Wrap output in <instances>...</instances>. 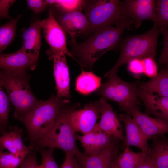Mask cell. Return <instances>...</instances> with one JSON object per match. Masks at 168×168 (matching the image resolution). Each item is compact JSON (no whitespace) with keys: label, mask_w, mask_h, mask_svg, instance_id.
<instances>
[{"label":"cell","mask_w":168,"mask_h":168,"mask_svg":"<svg viewBox=\"0 0 168 168\" xmlns=\"http://www.w3.org/2000/svg\"><path fill=\"white\" fill-rule=\"evenodd\" d=\"M122 2L124 17L130 21L131 24L134 22L136 28L144 20H151L155 22L156 1L126 0Z\"/></svg>","instance_id":"cell-9"},{"label":"cell","mask_w":168,"mask_h":168,"mask_svg":"<svg viewBox=\"0 0 168 168\" xmlns=\"http://www.w3.org/2000/svg\"><path fill=\"white\" fill-rule=\"evenodd\" d=\"M0 82V132L2 134L9 129L8 115L11 108L8 96L3 89Z\"/></svg>","instance_id":"cell-27"},{"label":"cell","mask_w":168,"mask_h":168,"mask_svg":"<svg viewBox=\"0 0 168 168\" xmlns=\"http://www.w3.org/2000/svg\"><path fill=\"white\" fill-rule=\"evenodd\" d=\"M136 83L129 82L119 78L113 101L118 104L120 110L127 113L141 104L136 94Z\"/></svg>","instance_id":"cell-18"},{"label":"cell","mask_w":168,"mask_h":168,"mask_svg":"<svg viewBox=\"0 0 168 168\" xmlns=\"http://www.w3.org/2000/svg\"><path fill=\"white\" fill-rule=\"evenodd\" d=\"M136 94L144 103L146 114L168 122V97L148 92L137 86Z\"/></svg>","instance_id":"cell-14"},{"label":"cell","mask_w":168,"mask_h":168,"mask_svg":"<svg viewBox=\"0 0 168 168\" xmlns=\"http://www.w3.org/2000/svg\"><path fill=\"white\" fill-rule=\"evenodd\" d=\"M156 21L154 25L161 32L168 30V0L156 1L155 8Z\"/></svg>","instance_id":"cell-28"},{"label":"cell","mask_w":168,"mask_h":168,"mask_svg":"<svg viewBox=\"0 0 168 168\" xmlns=\"http://www.w3.org/2000/svg\"><path fill=\"white\" fill-rule=\"evenodd\" d=\"M30 78L27 71L13 72L0 69V82L14 108L13 116L16 119L26 116L41 101L32 91Z\"/></svg>","instance_id":"cell-2"},{"label":"cell","mask_w":168,"mask_h":168,"mask_svg":"<svg viewBox=\"0 0 168 168\" xmlns=\"http://www.w3.org/2000/svg\"><path fill=\"white\" fill-rule=\"evenodd\" d=\"M70 21L74 37L79 35H84L92 33L87 17L81 11L71 12Z\"/></svg>","instance_id":"cell-26"},{"label":"cell","mask_w":168,"mask_h":168,"mask_svg":"<svg viewBox=\"0 0 168 168\" xmlns=\"http://www.w3.org/2000/svg\"><path fill=\"white\" fill-rule=\"evenodd\" d=\"M23 14H18L16 17L7 23L0 26V54L13 41L16 34L18 22Z\"/></svg>","instance_id":"cell-24"},{"label":"cell","mask_w":168,"mask_h":168,"mask_svg":"<svg viewBox=\"0 0 168 168\" xmlns=\"http://www.w3.org/2000/svg\"><path fill=\"white\" fill-rule=\"evenodd\" d=\"M16 2L15 0H0V20L4 18L10 20L12 19L9 15V10Z\"/></svg>","instance_id":"cell-38"},{"label":"cell","mask_w":168,"mask_h":168,"mask_svg":"<svg viewBox=\"0 0 168 168\" xmlns=\"http://www.w3.org/2000/svg\"><path fill=\"white\" fill-rule=\"evenodd\" d=\"M100 114L97 101L92 102L82 109L76 110L70 108L68 118L74 132L85 134L93 131Z\"/></svg>","instance_id":"cell-8"},{"label":"cell","mask_w":168,"mask_h":168,"mask_svg":"<svg viewBox=\"0 0 168 168\" xmlns=\"http://www.w3.org/2000/svg\"><path fill=\"white\" fill-rule=\"evenodd\" d=\"M65 160L60 168H74V155L70 153H66Z\"/></svg>","instance_id":"cell-39"},{"label":"cell","mask_w":168,"mask_h":168,"mask_svg":"<svg viewBox=\"0 0 168 168\" xmlns=\"http://www.w3.org/2000/svg\"><path fill=\"white\" fill-rule=\"evenodd\" d=\"M22 131L17 126L11 127L0 136V146L16 156L25 158L33 147L26 146L22 140Z\"/></svg>","instance_id":"cell-17"},{"label":"cell","mask_w":168,"mask_h":168,"mask_svg":"<svg viewBox=\"0 0 168 168\" xmlns=\"http://www.w3.org/2000/svg\"><path fill=\"white\" fill-rule=\"evenodd\" d=\"M70 108L64 107L58 115L53 127L43 137L32 146L34 148H54L63 150L74 155L78 150L76 145V135L68 118Z\"/></svg>","instance_id":"cell-5"},{"label":"cell","mask_w":168,"mask_h":168,"mask_svg":"<svg viewBox=\"0 0 168 168\" xmlns=\"http://www.w3.org/2000/svg\"><path fill=\"white\" fill-rule=\"evenodd\" d=\"M41 21L44 37L50 47L46 51L49 59L52 60L56 55L63 53L77 62L68 49L65 32L54 17L51 6L48 17L41 20Z\"/></svg>","instance_id":"cell-7"},{"label":"cell","mask_w":168,"mask_h":168,"mask_svg":"<svg viewBox=\"0 0 168 168\" xmlns=\"http://www.w3.org/2000/svg\"><path fill=\"white\" fill-rule=\"evenodd\" d=\"M69 100L59 98L53 94L45 101L40 103L28 114L16 119L26 127L30 145L32 146L46 134L54 125L60 111Z\"/></svg>","instance_id":"cell-3"},{"label":"cell","mask_w":168,"mask_h":168,"mask_svg":"<svg viewBox=\"0 0 168 168\" xmlns=\"http://www.w3.org/2000/svg\"><path fill=\"white\" fill-rule=\"evenodd\" d=\"M41 20L32 21L29 26L22 33L23 43L21 49L26 53L39 57L41 47Z\"/></svg>","instance_id":"cell-20"},{"label":"cell","mask_w":168,"mask_h":168,"mask_svg":"<svg viewBox=\"0 0 168 168\" xmlns=\"http://www.w3.org/2000/svg\"><path fill=\"white\" fill-rule=\"evenodd\" d=\"M86 156L95 154L110 145L115 138L103 132L92 131L82 136L76 135Z\"/></svg>","instance_id":"cell-19"},{"label":"cell","mask_w":168,"mask_h":168,"mask_svg":"<svg viewBox=\"0 0 168 168\" xmlns=\"http://www.w3.org/2000/svg\"><path fill=\"white\" fill-rule=\"evenodd\" d=\"M116 159L111 163L110 168H119L117 163Z\"/></svg>","instance_id":"cell-41"},{"label":"cell","mask_w":168,"mask_h":168,"mask_svg":"<svg viewBox=\"0 0 168 168\" xmlns=\"http://www.w3.org/2000/svg\"><path fill=\"white\" fill-rule=\"evenodd\" d=\"M143 74L151 78H153L157 74V66L154 58L150 57L142 59Z\"/></svg>","instance_id":"cell-33"},{"label":"cell","mask_w":168,"mask_h":168,"mask_svg":"<svg viewBox=\"0 0 168 168\" xmlns=\"http://www.w3.org/2000/svg\"><path fill=\"white\" fill-rule=\"evenodd\" d=\"M152 147L147 154L156 168H168V142L164 134L153 137Z\"/></svg>","instance_id":"cell-21"},{"label":"cell","mask_w":168,"mask_h":168,"mask_svg":"<svg viewBox=\"0 0 168 168\" xmlns=\"http://www.w3.org/2000/svg\"><path fill=\"white\" fill-rule=\"evenodd\" d=\"M118 118L119 121L123 122L125 125L126 135L123 142L126 147L134 146L147 154L150 150L148 139L144 136L139 126L131 116L127 113L121 114Z\"/></svg>","instance_id":"cell-16"},{"label":"cell","mask_w":168,"mask_h":168,"mask_svg":"<svg viewBox=\"0 0 168 168\" xmlns=\"http://www.w3.org/2000/svg\"><path fill=\"white\" fill-rule=\"evenodd\" d=\"M160 32L159 28L154 25L151 30L144 34L124 40L120 45V54L118 60L106 73L116 74L120 66L134 59H142L148 57L154 58Z\"/></svg>","instance_id":"cell-4"},{"label":"cell","mask_w":168,"mask_h":168,"mask_svg":"<svg viewBox=\"0 0 168 168\" xmlns=\"http://www.w3.org/2000/svg\"><path fill=\"white\" fill-rule=\"evenodd\" d=\"M26 2L28 8L36 14L43 12L50 6L46 0H27Z\"/></svg>","instance_id":"cell-35"},{"label":"cell","mask_w":168,"mask_h":168,"mask_svg":"<svg viewBox=\"0 0 168 168\" xmlns=\"http://www.w3.org/2000/svg\"><path fill=\"white\" fill-rule=\"evenodd\" d=\"M74 168H82L78 164L75 157L74 159Z\"/></svg>","instance_id":"cell-42"},{"label":"cell","mask_w":168,"mask_h":168,"mask_svg":"<svg viewBox=\"0 0 168 168\" xmlns=\"http://www.w3.org/2000/svg\"><path fill=\"white\" fill-rule=\"evenodd\" d=\"M39 58L29 54L21 48L10 54H0V69L13 72L34 70Z\"/></svg>","instance_id":"cell-12"},{"label":"cell","mask_w":168,"mask_h":168,"mask_svg":"<svg viewBox=\"0 0 168 168\" xmlns=\"http://www.w3.org/2000/svg\"><path fill=\"white\" fill-rule=\"evenodd\" d=\"M127 114L132 116L148 140L156 135L164 134L168 132V122L141 112L139 106L132 109Z\"/></svg>","instance_id":"cell-13"},{"label":"cell","mask_w":168,"mask_h":168,"mask_svg":"<svg viewBox=\"0 0 168 168\" xmlns=\"http://www.w3.org/2000/svg\"><path fill=\"white\" fill-rule=\"evenodd\" d=\"M97 101L101 119L92 131L103 132L123 141L122 127L112 106L103 97Z\"/></svg>","instance_id":"cell-10"},{"label":"cell","mask_w":168,"mask_h":168,"mask_svg":"<svg viewBox=\"0 0 168 168\" xmlns=\"http://www.w3.org/2000/svg\"><path fill=\"white\" fill-rule=\"evenodd\" d=\"M24 158L8 152H0V168H17Z\"/></svg>","instance_id":"cell-31"},{"label":"cell","mask_w":168,"mask_h":168,"mask_svg":"<svg viewBox=\"0 0 168 168\" xmlns=\"http://www.w3.org/2000/svg\"><path fill=\"white\" fill-rule=\"evenodd\" d=\"M4 149L0 146V152L1 151H3Z\"/></svg>","instance_id":"cell-43"},{"label":"cell","mask_w":168,"mask_h":168,"mask_svg":"<svg viewBox=\"0 0 168 168\" xmlns=\"http://www.w3.org/2000/svg\"><path fill=\"white\" fill-rule=\"evenodd\" d=\"M54 148H44L38 149L40 151L42 158V162L40 165L41 168H59V166L53 156Z\"/></svg>","instance_id":"cell-32"},{"label":"cell","mask_w":168,"mask_h":168,"mask_svg":"<svg viewBox=\"0 0 168 168\" xmlns=\"http://www.w3.org/2000/svg\"><path fill=\"white\" fill-rule=\"evenodd\" d=\"M116 25L114 27L109 26L95 31L81 43H78L74 39H72L69 43L71 53L79 59L80 65L91 69L95 63L103 54L114 49L130 22L128 20L124 19Z\"/></svg>","instance_id":"cell-1"},{"label":"cell","mask_w":168,"mask_h":168,"mask_svg":"<svg viewBox=\"0 0 168 168\" xmlns=\"http://www.w3.org/2000/svg\"><path fill=\"white\" fill-rule=\"evenodd\" d=\"M137 168H156L153 162L147 155Z\"/></svg>","instance_id":"cell-40"},{"label":"cell","mask_w":168,"mask_h":168,"mask_svg":"<svg viewBox=\"0 0 168 168\" xmlns=\"http://www.w3.org/2000/svg\"><path fill=\"white\" fill-rule=\"evenodd\" d=\"M102 78L91 72H82L75 82L76 90L80 94L87 95L98 89L101 85Z\"/></svg>","instance_id":"cell-23"},{"label":"cell","mask_w":168,"mask_h":168,"mask_svg":"<svg viewBox=\"0 0 168 168\" xmlns=\"http://www.w3.org/2000/svg\"><path fill=\"white\" fill-rule=\"evenodd\" d=\"M163 36V47L159 59L160 64H166L168 61V30L161 32Z\"/></svg>","instance_id":"cell-37"},{"label":"cell","mask_w":168,"mask_h":168,"mask_svg":"<svg viewBox=\"0 0 168 168\" xmlns=\"http://www.w3.org/2000/svg\"><path fill=\"white\" fill-rule=\"evenodd\" d=\"M108 77L107 81L101 84L97 90L96 94L105 99L113 101L117 86L119 77L115 74H105Z\"/></svg>","instance_id":"cell-29"},{"label":"cell","mask_w":168,"mask_h":168,"mask_svg":"<svg viewBox=\"0 0 168 168\" xmlns=\"http://www.w3.org/2000/svg\"><path fill=\"white\" fill-rule=\"evenodd\" d=\"M19 168H41L38 164L35 152L34 149L25 157Z\"/></svg>","instance_id":"cell-36"},{"label":"cell","mask_w":168,"mask_h":168,"mask_svg":"<svg viewBox=\"0 0 168 168\" xmlns=\"http://www.w3.org/2000/svg\"><path fill=\"white\" fill-rule=\"evenodd\" d=\"M49 5H54L66 12H72L81 11L83 8L85 0H46Z\"/></svg>","instance_id":"cell-30"},{"label":"cell","mask_w":168,"mask_h":168,"mask_svg":"<svg viewBox=\"0 0 168 168\" xmlns=\"http://www.w3.org/2000/svg\"><path fill=\"white\" fill-rule=\"evenodd\" d=\"M138 86L148 92L168 97V68L161 69L155 77L147 82L140 83Z\"/></svg>","instance_id":"cell-22"},{"label":"cell","mask_w":168,"mask_h":168,"mask_svg":"<svg viewBox=\"0 0 168 168\" xmlns=\"http://www.w3.org/2000/svg\"><path fill=\"white\" fill-rule=\"evenodd\" d=\"M146 154L142 152H133L129 147H126L123 152L116 159L119 168H137L143 161Z\"/></svg>","instance_id":"cell-25"},{"label":"cell","mask_w":168,"mask_h":168,"mask_svg":"<svg viewBox=\"0 0 168 168\" xmlns=\"http://www.w3.org/2000/svg\"><path fill=\"white\" fill-rule=\"evenodd\" d=\"M122 2L119 0H85L84 14L91 32L117 24L125 19L123 14Z\"/></svg>","instance_id":"cell-6"},{"label":"cell","mask_w":168,"mask_h":168,"mask_svg":"<svg viewBox=\"0 0 168 168\" xmlns=\"http://www.w3.org/2000/svg\"><path fill=\"white\" fill-rule=\"evenodd\" d=\"M117 139L108 146L96 153L86 156L78 150L74 157L82 168H110L111 163L117 157Z\"/></svg>","instance_id":"cell-11"},{"label":"cell","mask_w":168,"mask_h":168,"mask_svg":"<svg viewBox=\"0 0 168 168\" xmlns=\"http://www.w3.org/2000/svg\"><path fill=\"white\" fill-rule=\"evenodd\" d=\"M127 64L128 71L134 76L139 77L143 74L142 59H134L129 61Z\"/></svg>","instance_id":"cell-34"},{"label":"cell","mask_w":168,"mask_h":168,"mask_svg":"<svg viewBox=\"0 0 168 168\" xmlns=\"http://www.w3.org/2000/svg\"><path fill=\"white\" fill-rule=\"evenodd\" d=\"M54 62V74L57 90V96L59 99L69 100L70 93L69 72L65 54L60 53L55 55Z\"/></svg>","instance_id":"cell-15"}]
</instances>
